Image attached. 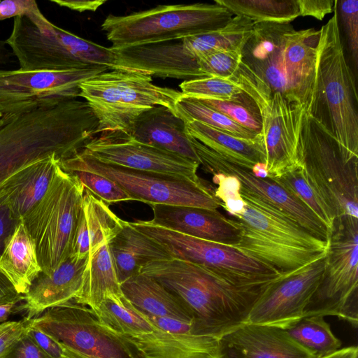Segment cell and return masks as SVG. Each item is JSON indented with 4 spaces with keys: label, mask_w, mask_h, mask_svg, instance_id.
I'll return each instance as SVG.
<instances>
[{
    "label": "cell",
    "mask_w": 358,
    "mask_h": 358,
    "mask_svg": "<svg viewBox=\"0 0 358 358\" xmlns=\"http://www.w3.org/2000/svg\"><path fill=\"white\" fill-rule=\"evenodd\" d=\"M185 306L192 334L219 338L245 323L255 302L281 276L209 268L176 259L152 262L141 268Z\"/></svg>",
    "instance_id": "1"
},
{
    "label": "cell",
    "mask_w": 358,
    "mask_h": 358,
    "mask_svg": "<svg viewBox=\"0 0 358 358\" xmlns=\"http://www.w3.org/2000/svg\"><path fill=\"white\" fill-rule=\"evenodd\" d=\"M214 194L238 231L231 246L278 275H288L326 255L328 240L314 236L270 202L241 188L236 178L216 180Z\"/></svg>",
    "instance_id": "2"
},
{
    "label": "cell",
    "mask_w": 358,
    "mask_h": 358,
    "mask_svg": "<svg viewBox=\"0 0 358 358\" xmlns=\"http://www.w3.org/2000/svg\"><path fill=\"white\" fill-rule=\"evenodd\" d=\"M99 122L86 101L50 103L0 118V184L20 168L51 155L60 160L98 135Z\"/></svg>",
    "instance_id": "3"
},
{
    "label": "cell",
    "mask_w": 358,
    "mask_h": 358,
    "mask_svg": "<svg viewBox=\"0 0 358 358\" xmlns=\"http://www.w3.org/2000/svg\"><path fill=\"white\" fill-rule=\"evenodd\" d=\"M320 31L260 22L242 51V63L273 92L310 111L314 101Z\"/></svg>",
    "instance_id": "4"
},
{
    "label": "cell",
    "mask_w": 358,
    "mask_h": 358,
    "mask_svg": "<svg viewBox=\"0 0 358 358\" xmlns=\"http://www.w3.org/2000/svg\"><path fill=\"white\" fill-rule=\"evenodd\" d=\"M320 31L314 101L309 113L336 139L346 161L358 159L355 76L345 56L336 11Z\"/></svg>",
    "instance_id": "5"
},
{
    "label": "cell",
    "mask_w": 358,
    "mask_h": 358,
    "mask_svg": "<svg viewBox=\"0 0 358 358\" xmlns=\"http://www.w3.org/2000/svg\"><path fill=\"white\" fill-rule=\"evenodd\" d=\"M6 43L23 71L115 69L117 54L50 22L43 14L14 17Z\"/></svg>",
    "instance_id": "6"
},
{
    "label": "cell",
    "mask_w": 358,
    "mask_h": 358,
    "mask_svg": "<svg viewBox=\"0 0 358 358\" xmlns=\"http://www.w3.org/2000/svg\"><path fill=\"white\" fill-rule=\"evenodd\" d=\"M233 14L217 3L159 5L126 15H109L101 27L111 48L160 43L225 27Z\"/></svg>",
    "instance_id": "7"
},
{
    "label": "cell",
    "mask_w": 358,
    "mask_h": 358,
    "mask_svg": "<svg viewBox=\"0 0 358 358\" xmlns=\"http://www.w3.org/2000/svg\"><path fill=\"white\" fill-rule=\"evenodd\" d=\"M79 88V97L89 103L98 120L99 134L130 136L140 114L155 106H164L176 113L182 96L180 91L155 85L150 76L119 69L97 74Z\"/></svg>",
    "instance_id": "8"
},
{
    "label": "cell",
    "mask_w": 358,
    "mask_h": 358,
    "mask_svg": "<svg viewBox=\"0 0 358 358\" xmlns=\"http://www.w3.org/2000/svg\"><path fill=\"white\" fill-rule=\"evenodd\" d=\"M300 145L305 178L334 219L358 218V159L345 160L336 139L309 111Z\"/></svg>",
    "instance_id": "9"
},
{
    "label": "cell",
    "mask_w": 358,
    "mask_h": 358,
    "mask_svg": "<svg viewBox=\"0 0 358 358\" xmlns=\"http://www.w3.org/2000/svg\"><path fill=\"white\" fill-rule=\"evenodd\" d=\"M85 188L59 163L41 200L21 220L33 239L42 271L49 274L71 255Z\"/></svg>",
    "instance_id": "10"
},
{
    "label": "cell",
    "mask_w": 358,
    "mask_h": 358,
    "mask_svg": "<svg viewBox=\"0 0 358 358\" xmlns=\"http://www.w3.org/2000/svg\"><path fill=\"white\" fill-rule=\"evenodd\" d=\"M230 78L257 108L268 178H278L302 167L300 137L304 115L308 110L290 103L280 94L273 92L242 61Z\"/></svg>",
    "instance_id": "11"
},
{
    "label": "cell",
    "mask_w": 358,
    "mask_h": 358,
    "mask_svg": "<svg viewBox=\"0 0 358 358\" xmlns=\"http://www.w3.org/2000/svg\"><path fill=\"white\" fill-rule=\"evenodd\" d=\"M321 280L303 317L336 316L354 327L358 324V218L335 219L328 235Z\"/></svg>",
    "instance_id": "12"
},
{
    "label": "cell",
    "mask_w": 358,
    "mask_h": 358,
    "mask_svg": "<svg viewBox=\"0 0 358 358\" xmlns=\"http://www.w3.org/2000/svg\"><path fill=\"white\" fill-rule=\"evenodd\" d=\"M66 172L75 171L96 173L117 183L131 197L153 206H188L217 210L220 201L202 181L150 171L129 169L100 162L83 149L59 161Z\"/></svg>",
    "instance_id": "13"
},
{
    "label": "cell",
    "mask_w": 358,
    "mask_h": 358,
    "mask_svg": "<svg viewBox=\"0 0 358 358\" xmlns=\"http://www.w3.org/2000/svg\"><path fill=\"white\" fill-rule=\"evenodd\" d=\"M29 323L84 358H142L126 336L103 326L90 308L74 301L49 308Z\"/></svg>",
    "instance_id": "14"
},
{
    "label": "cell",
    "mask_w": 358,
    "mask_h": 358,
    "mask_svg": "<svg viewBox=\"0 0 358 358\" xmlns=\"http://www.w3.org/2000/svg\"><path fill=\"white\" fill-rule=\"evenodd\" d=\"M108 71L89 68L66 71L0 69V113L30 110L79 97L80 85Z\"/></svg>",
    "instance_id": "15"
},
{
    "label": "cell",
    "mask_w": 358,
    "mask_h": 358,
    "mask_svg": "<svg viewBox=\"0 0 358 358\" xmlns=\"http://www.w3.org/2000/svg\"><path fill=\"white\" fill-rule=\"evenodd\" d=\"M325 256L294 273L281 275L271 283L254 304L245 323L285 330L302 319L321 280Z\"/></svg>",
    "instance_id": "16"
},
{
    "label": "cell",
    "mask_w": 358,
    "mask_h": 358,
    "mask_svg": "<svg viewBox=\"0 0 358 358\" xmlns=\"http://www.w3.org/2000/svg\"><path fill=\"white\" fill-rule=\"evenodd\" d=\"M187 134L199 158V166L206 172L235 177L243 190L270 202L314 236L327 240L326 227L297 198L272 179L255 176L238 159L221 155Z\"/></svg>",
    "instance_id": "17"
},
{
    "label": "cell",
    "mask_w": 358,
    "mask_h": 358,
    "mask_svg": "<svg viewBox=\"0 0 358 358\" xmlns=\"http://www.w3.org/2000/svg\"><path fill=\"white\" fill-rule=\"evenodd\" d=\"M83 150L103 163L202 181L196 173L199 163L141 143L126 134H100Z\"/></svg>",
    "instance_id": "18"
},
{
    "label": "cell",
    "mask_w": 358,
    "mask_h": 358,
    "mask_svg": "<svg viewBox=\"0 0 358 358\" xmlns=\"http://www.w3.org/2000/svg\"><path fill=\"white\" fill-rule=\"evenodd\" d=\"M129 224L158 243L172 259L209 268L275 273L232 247L185 235L155 225L150 221L138 220Z\"/></svg>",
    "instance_id": "19"
},
{
    "label": "cell",
    "mask_w": 358,
    "mask_h": 358,
    "mask_svg": "<svg viewBox=\"0 0 358 358\" xmlns=\"http://www.w3.org/2000/svg\"><path fill=\"white\" fill-rule=\"evenodd\" d=\"M217 358H320L279 327L244 323L217 338Z\"/></svg>",
    "instance_id": "20"
},
{
    "label": "cell",
    "mask_w": 358,
    "mask_h": 358,
    "mask_svg": "<svg viewBox=\"0 0 358 358\" xmlns=\"http://www.w3.org/2000/svg\"><path fill=\"white\" fill-rule=\"evenodd\" d=\"M155 225L194 238L233 246L238 231L217 210L178 205L151 206Z\"/></svg>",
    "instance_id": "21"
},
{
    "label": "cell",
    "mask_w": 358,
    "mask_h": 358,
    "mask_svg": "<svg viewBox=\"0 0 358 358\" xmlns=\"http://www.w3.org/2000/svg\"><path fill=\"white\" fill-rule=\"evenodd\" d=\"M89 257L70 256L49 274L40 272L24 295V311L31 320L46 309L73 301L78 294Z\"/></svg>",
    "instance_id": "22"
},
{
    "label": "cell",
    "mask_w": 358,
    "mask_h": 358,
    "mask_svg": "<svg viewBox=\"0 0 358 358\" xmlns=\"http://www.w3.org/2000/svg\"><path fill=\"white\" fill-rule=\"evenodd\" d=\"M59 161L53 154L16 171L0 184V204L21 220L45 195Z\"/></svg>",
    "instance_id": "23"
},
{
    "label": "cell",
    "mask_w": 358,
    "mask_h": 358,
    "mask_svg": "<svg viewBox=\"0 0 358 358\" xmlns=\"http://www.w3.org/2000/svg\"><path fill=\"white\" fill-rule=\"evenodd\" d=\"M130 136L199 164L185 121L166 106H155L140 114L134 121Z\"/></svg>",
    "instance_id": "24"
},
{
    "label": "cell",
    "mask_w": 358,
    "mask_h": 358,
    "mask_svg": "<svg viewBox=\"0 0 358 358\" xmlns=\"http://www.w3.org/2000/svg\"><path fill=\"white\" fill-rule=\"evenodd\" d=\"M126 336L142 358H217V338L191 334H172L155 327L152 332Z\"/></svg>",
    "instance_id": "25"
},
{
    "label": "cell",
    "mask_w": 358,
    "mask_h": 358,
    "mask_svg": "<svg viewBox=\"0 0 358 358\" xmlns=\"http://www.w3.org/2000/svg\"><path fill=\"white\" fill-rule=\"evenodd\" d=\"M108 245L120 284L140 273L150 262L171 259L155 241L138 231L129 222Z\"/></svg>",
    "instance_id": "26"
},
{
    "label": "cell",
    "mask_w": 358,
    "mask_h": 358,
    "mask_svg": "<svg viewBox=\"0 0 358 358\" xmlns=\"http://www.w3.org/2000/svg\"><path fill=\"white\" fill-rule=\"evenodd\" d=\"M0 271L20 294L27 293L33 280L42 271L34 242L22 220L5 241L0 256Z\"/></svg>",
    "instance_id": "27"
},
{
    "label": "cell",
    "mask_w": 358,
    "mask_h": 358,
    "mask_svg": "<svg viewBox=\"0 0 358 358\" xmlns=\"http://www.w3.org/2000/svg\"><path fill=\"white\" fill-rule=\"evenodd\" d=\"M124 297L140 313L191 322L189 313L172 293L155 279L139 273L120 284Z\"/></svg>",
    "instance_id": "28"
},
{
    "label": "cell",
    "mask_w": 358,
    "mask_h": 358,
    "mask_svg": "<svg viewBox=\"0 0 358 358\" xmlns=\"http://www.w3.org/2000/svg\"><path fill=\"white\" fill-rule=\"evenodd\" d=\"M183 120L187 134L217 153L237 159L250 170L258 162L265 164L264 144L260 133L252 139H245L194 120Z\"/></svg>",
    "instance_id": "29"
},
{
    "label": "cell",
    "mask_w": 358,
    "mask_h": 358,
    "mask_svg": "<svg viewBox=\"0 0 358 358\" xmlns=\"http://www.w3.org/2000/svg\"><path fill=\"white\" fill-rule=\"evenodd\" d=\"M122 294L108 242L89 256L80 289L74 299L77 303L96 309L106 295Z\"/></svg>",
    "instance_id": "30"
},
{
    "label": "cell",
    "mask_w": 358,
    "mask_h": 358,
    "mask_svg": "<svg viewBox=\"0 0 358 358\" xmlns=\"http://www.w3.org/2000/svg\"><path fill=\"white\" fill-rule=\"evenodd\" d=\"M254 22L235 16L224 27L180 40L182 48L196 62L202 57L222 50H242L252 33Z\"/></svg>",
    "instance_id": "31"
},
{
    "label": "cell",
    "mask_w": 358,
    "mask_h": 358,
    "mask_svg": "<svg viewBox=\"0 0 358 358\" xmlns=\"http://www.w3.org/2000/svg\"><path fill=\"white\" fill-rule=\"evenodd\" d=\"M91 310L101 324L118 334L136 336L155 329L122 293L106 295L99 307Z\"/></svg>",
    "instance_id": "32"
},
{
    "label": "cell",
    "mask_w": 358,
    "mask_h": 358,
    "mask_svg": "<svg viewBox=\"0 0 358 358\" xmlns=\"http://www.w3.org/2000/svg\"><path fill=\"white\" fill-rule=\"evenodd\" d=\"M236 16L256 23L289 24L299 16L296 0H215Z\"/></svg>",
    "instance_id": "33"
},
{
    "label": "cell",
    "mask_w": 358,
    "mask_h": 358,
    "mask_svg": "<svg viewBox=\"0 0 358 358\" xmlns=\"http://www.w3.org/2000/svg\"><path fill=\"white\" fill-rule=\"evenodd\" d=\"M83 208L90 236V255L111 240L128 222L117 217L107 203L85 189Z\"/></svg>",
    "instance_id": "34"
},
{
    "label": "cell",
    "mask_w": 358,
    "mask_h": 358,
    "mask_svg": "<svg viewBox=\"0 0 358 358\" xmlns=\"http://www.w3.org/2000/svg\"><path fill=\"white\" fill-rule=\"evenodd\" d=\"M285 330L298 344L319 357L341 349V341L334 334L322 316L303 317Z\"/></svg>",
    "instance_id": "35"
},
{
    "label": "cell",
    "mask_w": 358,
    "mask_h": 358,
    "mask_svg": "<svg viewBox=\"0 0 358 358\" xmlns=\"http://www.w3.org/2000/svg\"><path fill=\"white\" fill-rule=\"evenodd\" d=\"M176 113L182 120H194L238 138L252 139L258 134L220 112L182 94L176 103Z\"/></svg>",
    "instance_id": "36"
},
{
    "label": "cell",
    "mask_w": 358,
    "mask_h": 358,
    "mask_svg": "<svg viewBox=\"0 0 358 358\" xmlns=\"http://www.w3.org/2000/svg\"><path fill=\"white\" fill-rule=\"evenodd\" d=\"M271 179L302 202L326 227L328 234L329 233L335 219L308 183L303 166Z\"/></svg>",
    "instance_id": "37"
},
{
    "label": "cell",
    "mask_w": 358,
    "mask_h": 358,
    "mask_svg": "<svg viewBox=\"0 0 358 358\" xmlns=\"http://www.w3.org/2000/svg\"><path fill=\"white\" fill-rule=\"evenodd\" d=\"M192 99L220 112L251 131L256 134L261 132L262 123L257 108L251 98L243 92L231 99L226 100L210 98Z\"/></svg>",
    "instance_id": "38"
},
{
    "label": "cell",
    "mask_w": 358,
    "mask_h": 358,
    "mask_svg": "<svg viewBox=\"0 0 358 358\" xmlns=\"http://www.w3.org/2000/svg\"><path fill=\"white\" fill-rule=\"evenodd\" d=\"M182 95L192 98L231 99L243 92L231 78L206 77L182 81L179 85Z\"/></svg>",
    "instance_id": "39"
},
{
    "label": "cell",
    "mask_w": 358,
    "mask_h": 358,
    "mask_svg": "<svg viewBox=\"0 0 358 358\" xmlns=\"http://www.w3.org/2000/svg\"><path fill=\"white\" fill-rule=\"evenodd\" d=\"M340 32L348 46L352 64L357 72L358 66V1L335 0L334 6Z\"/></svg>",
    "instance_id": "40"
},
{
    "label": "cell",
    "mask_w": 358,
    "mask_h": 358,
    "mask_svg": "<svg viewBox=\"0 0 358 358\" xmlns=\"http://www.w3.org/2000/svg\"><path fill=\"white\" fill-rule=\"evenodd\" d=\"M242 50H222L210 52L197 61L199 71L205 77L230 78L242 61Z\"/></svg>",
    "instance_id": "41"
},
{
    "label": "cell",
    "mask_w": 358,
    "mask_h": 358,
    "mask_svg": "<svg viewBox=\"0 0 358 358\" xmlns=\"http://www.w3.org/2000/svg\"><path fill=\"white\" fill-rule=\"evenodd\" d=\"M67 173L76 176L85 189L108 205L131 201L130 196L117 183L109 178L88 171H75Z\"/></svg>",
    "instance_id": "42"
},
{
    "label": "cell",
    "mask_w": 358,
    "mask_h": 358,
    "mask_svg": "<svg viewBox=\"0 0 358 358\" xmlns=\"http://www.w3.org/2000/svg\"><path fill=\"white\" fill-rule=\"evenodd\" d=\"M29 320L0 323V358H4L26 333Z\"/></svg>",
    "instance_id": "43"
},
{
    "label": "cell",
    "mask_w": 358,
    "mask_h": 358,
    "mask_svg": "<svg viewBox=\"0 0 358 358\" xmlns=\"http://www.w3.org/2000/svg\"><path fill=\"white\" fill-rule=\"evenodd\" d=\"M34 0H5L0 1V20L22 15L41 14Z\"/></svg>",
    "instance_id": "44"
},
{
    "label": "cell",
    "mask_w": 358,
    "mask_h": 358,
    "mask_svg": "<svg viewBox=\"0 0 358 358\" xmlns=\"http://www.w3.org/2000/svg\"><path fill=\"white\" fill-rule=\"evenodd\" d=\"M90 250V236L82 206V210L72 241L70 256L78 259L87 258L89 257Z\"/></svg>",
    "instance_id": "45"
},
{
    "label": "cell",
    "mask_w": 358,
    "mask_h": 358,
    "mask_svg": "<svg viewBox=\"0 0 358 358\" xmlns=\"http://www.w3.org/2000/svg\"><path fill=\"white\" fill-rule=\"evenodd\" d=\"M26 334L50 358H60L63 355L64 348L57 341L29 323Z\"/></svg>",
    "instance_id": "46"
},
{
    "label": "cell",
    "mask_w": 358,
    "mask_h": 358,
    "mask_svg": "<svg viewBox=\"0 0 358 358\" xmlns=\"http://www.w3.org/2000/svg\"><path fill=\"white\" fill-rule=\"evenodd\" d=\"M140 313L156 329L172 334H192L191 322L169 317H160Z\"/></svg>",
    "instance_id": "47"
},
{
    "label": "cell",
    "mask_w": 358,
    "mask_h": 358,
    "mask_svg": "<svg viewBox=\"0 0 358 358\" xmlns=\"http://www.w3.org/2000/svg\"><path fill=\"white\" fill-rule=\"evenodd\" d=\"M299 16H311L322 20L334 10V0H296Z\"/></svg>",
    "instance_id": "48"
},
{
    "label": "cell",
    "mask_w": 358,
    "mask_h": 358,
    "mask_svg": "<svg viewBox=\"0 0 358 358\" xmlns=\"http://www.w3.org/2000/svg\"><path fill=\"white\" fill-rule=\"evenodd\" d=\"M4 358H50L25 333Z\"/></svg>",
    "instance_id": "49"
},
{
    "label": "cell",
    "mask_w": 358,
    "mask_h": 358,
    "mask_svg": "<svg viewBox=\"0 0 358 358\" xmlns=\"http://www.w3.org/2000/svg\"><path fill=\"white\" fill-rule=\"evenodd\" d=\"M18 222L5 206L0 204V256L6 238L13 232Z\"/></svg>",
    "instance_id": "50"
},
{
    "label": "cell",
    "mask_w": 358,
    "mask_h": 358,
    "mask_svg": "<svg viewBox=\"0 0 358 358\" xmlns=\"http://www.w3.org/2000/svg\"><path fill=\"white\" fill-rule=\"evenodd\" d=\"M59 6L78 12L95 11L106 2V0H50Z\"/></svg>",
    "instance_id": "51"
},
{
    "label": "cell",
    "mask_w": 358,
    "mask_h": 358,
    "mask_svg": "<svg viewBox=\"0 0 358 358\" xmlns=\"http://www.w3.org/2000/svg\"><path fill=\"white\" fill-rule=\"evenodd\" d=\"M23 303V294H19L12 300L0 303V323L6 322L12 314L24 310Z\"/></svg>",
    "instance_id": "52"
},
{
    "label": "cell",
    "mask_w": 358,
    "mask_h": 358,
    "mask_svg": "<svg viewBox=\"0 0 358 358\" xmlns=\"http://www.w3.org/2000/svg\"><path fill=\"white\" fill-rule=\"evenodd\" d=\"M19 294L10 281L0 271V303L12 300Z\"/></svg>",
    "instance_id": "53"
},
{
    "label": "cell",
    "mask_w": 358,
    "mask_h": 358,
    "mask_svg": "<svg viewBox=\"0 0 358 358\" xmlns=\"http://www.w3.org/2000/svg\"><path fill=\"white\" fill-rule=\"evenodd\" d=\"M320 358H358V348L357 346L345 347Z\"/></svg>",
    "instance_id": "54"
},
{
    "label": "cell",
    "mask_w": 358,
    "mask_h": 358,
    "mask_svg": "<svg viewBox=\"0 0 358 358\" xmlns=\"http://www.w3.org/2000/svg\"><path fill=\"white\" fill-rule=\"evenodd\" d=\"M13 54L8 48L5 41L0 40V64H6L11 61Z\"/></svg>",
    "instance_id": "55"
},
{
    "label": "cell",
    "mask_w": 358,
    "mask_h": 358,
    "mask_svg": "<svg viewBox=\"0 0 358 358\" xmlns=\"http://www.w3.org/2000/svg\"><path fill=\"white\" fill-rule=\"evenodd\" d=\"M251 171L252 174L259 178H268V173L266 169V164L264 163L258 162L255 164Z\"/></svg>",
    "instance_id": "56"
},
{
    "label": "cell",
    "mask_w": 358,
    "mask_h": 358,
    "mask_svg": "<svg viewBox=\"0 0 358 358\" xmlns=\"http://www.w3.org/2000/svg\"><path fill=\"white\" fill-rule=\"evenodd\" d=\"M60 358H84V357H81V356L67 350V349L64 348L63 355H62V357Z\"/></svg>",
    "instance_id": "57"
},
{
    "label": "cell",
    "mask_w": 358,
    "mask_h": 358,
    "mask_svg": "<svg viewBox=\"0 0 358 358\" xmlns=\"http://www.w3.org/2000/svg\"><path fill=\"white\" fill-rule=\"evenodd\" d=\"M2 115H3L0 113V118L2 117Z\"/></svg>",
    "instance_id": "58"
}]
</instances>
